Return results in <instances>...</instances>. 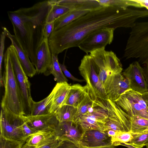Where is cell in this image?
<instances>
[{
    "mask_svg": "<svg viewBox=\"0 0 148 148\" xmlns=\"http://www.w3.org/2000/svg\"><path fill=\"white\" fill-rule=\"evenodd\" d=\"M140 10L103 7L89 12L70 24L53 31L48 38L52 53L58 55L79 45L90 34L100 28H132L142 18Z\"/></svg>",
    "mask_w": 148,
    "mask_h": 148,
    "instance_id": "1",
    "label": "cell"
},
{
    "mask_svg": "<svg viewBox=\"0 0 148 148\" xmlns=\"http://www.w3.org/2000/svg\"><path fill=\"white\" fill-rule=\"evenodd\" d=\"M94 101L88 92L77 108V110L75 116L74 121L78 117L88 112L92 106Z\"/></svg>",
    "mask_w": 148,
    "mask_h": 148,
    "instance_id": "30",
    "label": "cell"
},
{
    "mask_svg": "<svg viewBox=\"0 0 148 148\" xmlns=\"http://www.w3.org/2000/svg\"><path fill=\"white\" fill-rule=\"evenodd\" d=\"M50 7L47 0L38 2L30 7L8 12L14 35L33 65L37 48L44 38L43 27Z\"/></svg>",
    "mask_w": 148,
    "mask_h": 148,
    "instance_id": "2",
    "label": "cell"
},
{
    "mask_svg": "<svg viewBox=\"0 0 148 148\" xmlns=\"http://www.w3.org/2000/svg\"><path fill=\"white\" fill-rule=\"evenodd\" d=\"M133 136L130 132H119L114 137L111 138L112 145L119 146L120 143H127L130 142Z\"/></svg>",
    "mask_w": 148,
    "mask_h": 148,
    "instance_id": "32",
    "label": "cell"
},
{
    "mask_svg": "<svg viewBox=\"0 0 148 148\" xmlns=\"http://www.w3.org/2000/svg\"><path fill=\"white\" fill-rule=\"evenodd\" d=\"M148 143V133L133 136L131 141L127 143L136 148H142Z\"/></svg>",
    "mask_w": 148,
    "mask_h": 148,
    "instance_id": "34",
    "label": "cell"
},
{
    "mask_svg": "<svg viewBox=\"0 0 148 148\" xmlns=\"http://www.w3.org/2000/svg\"><path fill=\"white\" fill-rule=\"evenodd\" d=\"M90 55L95 63L99 78L103 86L109 76L121 73L123 70L120 60L112 51H106L103 48L92 51Z\"/></svg>",
    "mask_w": 148,
    "mask_h": 148,
    "instance_id": "7",
    "label": "cell"
},
{
    "mask_svg": "<svg viewBox=\"0 0 148 148\" xmlns=\"http://www.w3.org/2000/svg\"><path fill=\"white\" fill-rule=\"evenodd\" d=\"M8 47L14 71L23 98L25 115L29 116L30 114L31 103L33 100L31 95L30 83L20 64L14 47L11 44Z\"/></svg>",
    "mask_w": 148,
    "mask_h": 148,
    "instance_id": "10",
    "label": "cell"
},
{
    "mask_svg": "<svg viewBox=\"0 0 148 148\" xmlns=\"http://www.w3.org/2000/svg\"><path fill=\"white\" fill-rule=\"evenodd\" d=\"M4 70L2 76L5 92L1 102L2 108H7L19 116L25 115L24 102L16 78L8 47L4 55Z\"/></svg>",
    "mask_w": 148,
    "mask_h": 148,
    "instance_id": "3",
    "label": "cell"
},
{
    "mask_svg": "<svg viewBox=\"0 0 148 148\" xmlns=\"http://www.w3.org/2000/svg\"><path fill=\"white\" fill-rule=\"evenodd\" d=\"M59 142V139L55 135L35 146L29 147L23 145L22 148H56L58 145Z\"/></svg>",
    "mask_w": 148,
    "mask_h": 148,
    "instance_id": "33",
    "label": "cell"
},
{
    "mask_svg": "<svg viewBox=\"0 0 148 148\" xmlns=\"http://www.w3.org/2000/svg\"><path fill=\"white\" fill-rule=\"evenodd\" d=\"M80 142L84 146L90 147L112 145L111 138L107 131L96 130H86Z\"/></svg>",
    "mask_w": 148,
    "mask_h": 148,
    "instance_id": "18",
    "label": "cell"
},
{
    "mask_svg": "<svg viewBox=\"0 0 148 148\" xmlns=\"http://www.w3.org/2000/svg\"><path fill=\"white\" fill-rule=\"evenodd\" d=\"M115 29L108 27L98 29L89 34L78 47L87 54L96 49L105 48L112 42Z\"/></svg>",
    "mask_w": 148,
    "mask_h": 148,
    "instance_id": "11",
    "label": "cell"
},
{
    "mask_svg": "<svg viewBox=\"0 0 148 148\" xmlns=\"http://www.w3.org/2000/svg\"><path fill=\"white\" fill-rule=\"evenodd\" d=\"M52 61L49 68V75L52 74L57 83L67 82V79L64 75L60 67L58 62V55L52 53Z\"/></svg>",
    "mask_w": 148,
    "mask_h": 148,
    "instance_id": "27",
    "label": "cell"
},
{
    "mask_svg": "<svg viewBox=\"0 0 148 148\" xmlns=\"http://www.w3.org/2000/svg\"><path fill=\"white\" fill-rule=\"evenodd\" d=\"M6 36L5 33L3 31L1 32L0 37V86L3 87L2 75V65L4 57V51L5 48V39Z\"/></svg>",
    "mask_w": 148,
    "mask_h": 148,
    "instance_id": "36",
    "label": "cell"
},
{
    "mask_svg": "<svg viewBox=\"0 0 148 148\" xmlns=\"http://www.w3.org/2000/svg\"><path fill=\"white\" fill-rule=\"evenodd\" d=\"M90 11L86 10H74L70 11L55 21L53 31L70 24Z\"/></svg>",
    "mask_w": 148,
    "mask_h": 148,
    "instance_id": "24",
    "label": "cell"
},
{
    "mask_svg": "<svg viewBox=\"0 0 148 148\" xmlns=\"http://www.w3.org/2000/svg\"><path fill=\"white\" fill-rule=\"evenodd\" d=\"M31 128L37 131L55 132L59 124L55 112L37 116H22Z\"/></svg>",
    "mask_w": 148,
    "mask_h": 148,
    "instance_id": "13",
    "label": "cell"
},
{
    "mask_svg": "<svg viewBox=\"0 0 148 148\" xmlns=\"http://www.w3.org/2000/svg\"><path fill=\"white\" fill-rule=\"evenodd\" d=\"M59 139V143L56 148H116V146L113 145L96 147H88L83 145L80 142L77 143L67 140Z\"/></svg>",
    "mask_w": 148,
    "mask_h": 148,
    "instance_id": "31",
    "label": "cell"
},
{
    "mask_svg": "<svg viewBox=\"0 0 148 148\" xmlns=\"http://www.w3.org/2000/svg\"><path fill=\"white\" fill-rule=\"evenodd\" d=\"M108 136L111 138H113L114 137L118 132H116L112 130H108L107 131Z\"/></svg>",
    "mask_w": 148,
    "mask_h": 148,
    "instance_id": "41",
    "label": "cell"
},
{
    "mask_svg": "<svg viewBox=\"0 0 148 148\" xmlns=\"http://www.w3.org/2000/svg\"><path fill=\"white\" fill-rule=\"evenodd\" d=\"M25 122L22 116L17 115L7 108H1L0 136L7 139L25 143L27 138L22 129Z\"/></svg>",
    "mask_w": 148,
    "mask_h": 148,
    "instance_id": "8",
    "label": "cell"
},
{
    "mask_svg": "<svg viewBox=\"0 0 148 148\" xmlns=\"http://www.w3.org/2000/svg\"><path fill=\"white\" fill-rule=\"evenodd\" d=\"M2 29L15 49L18 59L25 74L30 77H33L36 73V70L21 44L15 36L12 35L6 27H2Z\"/></svg>",
    "mask_w": 148,
    "mask_h": 148,
    "instance_id": "17",
    "label": "cell"
},
{
    "mask_svg": "<svg viewBox=\"0 0 148 148\" xmlns=\"http://www.w3.org/2000/svg\"><path fill=\"white\" fill-rule=\"evenodd\" d=\"M130 132L133 136L148 133V119L136 116H130Z\"/></svg>",
    "mask_w": 148,
    "mask_h": 148,
    "instance_id": "25",
    "label": "cell"
},
{
    "mask_svg": "<svg viewBox=\"0 0 148 148\" xmlns=\"http://www.w3.org/2000/svg\"><path fill=\"white\" fill-rule=\"evenodd\" d=\"M88 92V88L86 85L83 86L76 84L71 85L70 92L64 105L77 108Z\"/></svg>",
    "mask_w": 148,
    "mask_h": 148,
    "instance_id": "20",
    "label": "cell"
},
{
    "mask_svg": "<svg viewBox=\"0 0 148 148\" xmlns=\"http://www.w3.org/2000/svg\"><path fill=\"white\" fill-rule=\"evenodd\" d=\"M54 94L50 110V113L55 112L60 107L64 105L71 88L67 82L57 83L53 88Z\"/></svg>",
    "mask_w": 148,
    "mask_h": 148,
    "instance_id": "19",
    "label": "cell"
},
{
    "mask_svg": "<svg viewBox=\"0 0 148 148\" xmlns=\"http://www.w3.org/2000/svg\"><path fill=\"white\" fill-rule=\"evenodd\" d=\"M50 8L46 22H55L62 16L71 11L64 3L63 0H49Z\"/></svg>",
    "mask_w": 148,
    "mask_h": 148,
    "instance_id": "21",
    "label": "cell"
},
{
    "mask_svg": "<svg viewBox=\"0 0 148 148\" xmlns=\"http://www.w3.org/2000/svg\"><path fill=\"white\" fill-rule=\"evenodd\" d=\"M54 94L53 88L49 94L42 100L38 102L33 100L31 105L30 115L37 116L50 113V110Z\"/></svg>",
    "mask_w": 148,
    "mask_h": 148,
    "instance_id": "22",
    "label": "cell"
},
{
    "mask_svg": "<svg viewBox=\"0 0 148 148\" xmlns=\"http://www.w3.org/2000/svg\"><path fill=\"white\" fill-rule=\"evenodd\" d=\"M143 97L148 107V91L142 93Z\"/></svg>",
    "mask_w": 148,
    "mask_h": 148,
    "instance_id": "42",
    "label": "cell"
},
{
    "mask_svg": "<svg viewBox=\"0 0 148 148\" xmlns=\"http://www.w3.org/2000/svg\"><path fill=\"white\" fill-rule=\"evenodd\" d=\"M66 5L71 10H94L103 7L97 0H63Z\"/></svg>",
    "mask_w": 148,
    "mask_h": 148,
    "instance_id": "23",
    "label": "cell"
},
{
    "mask_svg": "<svg viewBox=\"0 0 148 148\" xmlns=\"http://www.w3.org/2000/svg\"><path fill=\"white\" fill-rule=\"evenodd\" d=\"M135 0L138 3L139 8H145L148 10V0Z\"/></svg>",
    "mask_w": 148,
    "mask_h": 148,
    "instance_id": "40",
    "label": "cell"
},
{
    "mask_svg": "<svg viewBox=\"0 0 148 148\" xmlns=\"http://www.w3.org/2000/svg\"><path fill=\"white\" fill-rule=\"evenodd\" d=\"M25 143L7 139L0 136V148H22Z\"/></svg>",
    "mask_w": 148,
    "mask_h": 148,
    "instance_id": "35",
    "label": "cell"
},
{
    "mask_svg": "<svg viewBox=\"0 0 148 148\" xmlns=\"http://www.w3.org/2000/svg\"><path fill=\"white\" fill-rule=\"evenodd\" d=\"M77 110V107L65 104L60 107L55 113L59 122L74 121Z\"/></svg>",
    "mask_w": 148,
    "mask_h": 148,
    "instance_id": "26",
    "label": "cell"
},
{
    "mask_svg": "<svg viewBox=\"0 0 148 148\" xmlns=\"http://www.w3.org/2000/svg\"><path fill=\"white\" fill-rule=\"evenodd\" d=\"M122 74L129 81L131 89L142 94L148 91L143 68L138 61L130 64Z\"/></svg>",
    "mask_w": 148,
    "mask_h": 148,
    "instance_id": "12",
    "label": "cell"
},
{
    "mask_svg": "<svg viewBox=\"0 0 148 148\" xmlns=\"http://www.w3.org/2000/svg\"><path fill=\"white\" fill-rule=\"evenodd\" d=\"M79 70L86 83L88 93L92 100L95 101L98 98L108 100L104 87L99 77L96 65L90 55L84 56Z\"/></svg>",
    "mask_w": 148,
    "mask_h": 148,
    "instance_id": "6",
    "label": "cell"
},
{
    "mask_svg": "<svg viewBox=\"0 0 148 148\" xmlns=\"http://www.w3.org/2000/svg\"><path fill=\"white\" fill-rule=\"evenodd\" d=\"M59 64L62 71L66 77L75 81H77L80 82H85L84 79H79L73 76L67 70L64 64H61L59 63Z\"/></svg>",
    "mask_w": 148,
    "mask_h": 148,
    "instance_id": "38",
    "label": "cell"
},
{
    "mask_svg": "<svg viewBox=\"0 0 148 148\" xmlns=\"http://www.w3.org/2000/svg\"><path fill=\"white\" fill-rule=\"evenodd\" d=\"M126 59L136 58L143 64V73L148 85V21L136 23L131 28L124 51Z\"/></svg>",
    "mask_w": 148,
    "mask_h": 148,
    "instance_id": "4",
    "label": "cell"
},
{
    "mask_svg": "<svg viewBox=\"0 0 148 148\" xmlns=\"http://www.w3.org/2000/svg\"><path fill=\"white\" fill-rule=\"evenodd\" d=\"M147 148H148V143L146 145Z\"/></svg>",
    "mask_w": 148,
    "mask_h": 148,
    "instance_id": "44",
    "label": "cell"
},
{
    "mask_svg": "<svg viewBox=\"0 0 148 148\" xmlns=\"http://www.w3.org/2000/svg\"><path fill=\"white\" fill-rule=\"evenodd\" d=\"M103 7H111L121 9H126L129 6L138 7L137 4L135 0H97Z\"/></svg>",
    "mask_w": 148,
    "mask_h": 148,
    "instance_id": "29",
    "label": "cell"
},
{
    "mask_svg": "<svg viewBox=\"0 0 148 148\" xmlns=\"http://www.w3.org/2000/svg\"><path fill=\"white\" fill-rule=\"evenodd\" d=\"M54 22H46L44 26V38L48 39L54 30Z\"/></svg>",
    "mask_w": 148,
    "mask_h": 148,
    "instance_id": "37",
    "label": "cell"
},
{
    "mask_svg": "<svg viewBox=\"0 0 148 148\" xmlns=\"http://www.w3.org/2000/svg\"><path fill=\"white\" fill-rule=\"evenodd\" d=\"M52 61V53L48 39L44 38L37 48L36 53L34 66L36 73H43L46 76L49 75V70Z\"/></svg>",
    "mask_w": 148,
    "mask_h": 148,
    "instance_id": "15",
    "label": "cell"
},
{
    "mask_svg": "<svg viewBox=\"0 0 148 148\" xmlns=\"http://www.w3.org/2000/svg\"><path fill=\"white\" fill-rule=\"evenodd\" d=\"M110 105L108 100L98 98L92 107L85 114L74 122L85 130H96L107 131L105 121L109 114Z\"/></svg>",
    "mask_w": 148,
    "mask_h": 148,
    "instance_id": "5",
    "label": "cell"
},
{
    "mask_svg": "<svg viewBox=\"0 0 148 148\" xmlns=\"http://www.w3.org/2000/svg\"><path fill=\"white\" fill-rule=\"evenodd\" d=\"M54 135V132L38 131L29 137L23 145L29 147H34Z\"/></svg>",
    "mask_w": 148,
    "mask_h": 148,
    "instance_id": "28",
    "label": "cell"
},
{
    "mask_svg": "<svg viewBox=\"0 0 148 148\" xmlns=\"http://www.w3.org/2000/svg\"><path fill=\"white\" fill-rule=\"evenodd\" d=\"M22 129L24 134L27 138L38 132L30 127L25 121L23 125Z\"/></svg>",
    "mask_w": 148,
    "mask_h": 148,
    "instance_id": "39",
    "label": "cell"
},
{
    "mask_svg": "<svg viewBox=\"0 0 148 148\" xmlns=\"http://www.w3.org/2000/svg\"><path fill=\"white\" fill-rule=\"evenodd\" d=\"M113 101L129 116L148 119V107L142 93L130 89Z\"/></svg>",
    "mask_w": 148,
    "mask_h": 148,
    "instance_id": "9",
    "label": "cell"
},
{
    "mask_svg": "<svg viewBox=\"0 0 148 148\" xmlns=\"http://www.w3.org/2000/svg\"><path fill=\"white\" fill-rule=\"evenodd\" d=\"M119 145H121L125 146L128 148H136L132 146L129 145L127 143H119Z\"/></svg>",
    "mask_w": 148,
    "mask_h": 148,
    "instance_id": "43",
    "label": "cell"
},
{
    "mask_svg": "<svg viewBox=\"0 0 148 148\" xmlns=\"http://www.w3.org/2000/svg\"><path fill=\"white\" fill-rule=\"evenodd\" d=\"M104 86L108 99L112 101L131 89L129 81L121 73L109 76Z\"/></svg>",
    "mask_w": 148,
    "mask_h": 148,
    "instance_id": "14",
    "label": "cell"
},
{
    "mask_svg": "<svg viewBox=\"0 0 148 148\" xmlns=\"http://www.w3.org/2000/svg\"><path fill=\"white\" fill-rule=\"evenodd\" d=\"M85 131L80 125L70 121L59 122L55 134L59 139L78 143Z\"/></svg>",
    "mask_w": 148,
    "mask_h": 148,
    "instance_id": "16",
    "label": "cell"
}]
</instances>
